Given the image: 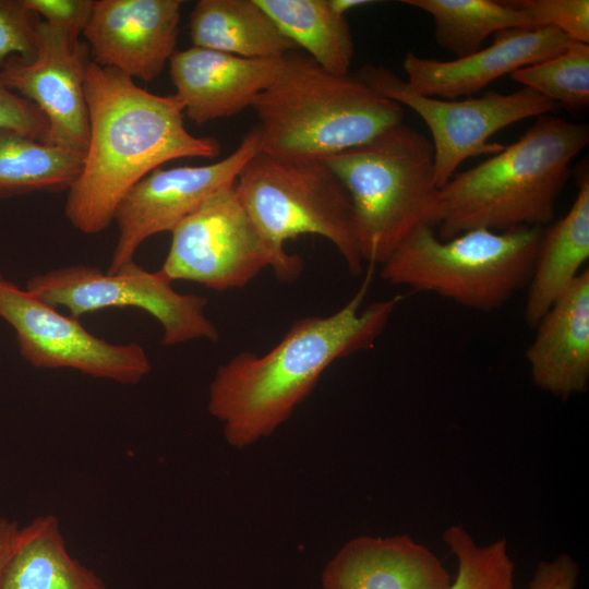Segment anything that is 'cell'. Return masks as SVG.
Returning a JSON list of instances; mask_svg holds the SVG:
<instances>
[{
	"mask_svg": "<svg viewBox=\"0 0 589 589\" xmlns=\"http://www.w3.org/2000/svg\"><path fill=\"white\" fill-rule=\"evenodd\" d=\"M84 91L88 144L80 175L68 190L64 214L85 235L110 226L124 195L164 164L214 158L220 151L215 139L187 130L183 106L175 94H153L93 61L86 64Z\"/></svg>",
	"mask_w": 589,
	"mask_h": 589,
	"instance_id": "cell-1",
	"label": "cell"
},
{
	"mask_svg": "<svg viewBox=\"0 0 589 589\" xmlns=\"http://www.w3.org/2000/svg\"><path fill=\"white\" fill-rule=\"evenodd\" d=\"M371 276L370 271L353 297L333 314L299 318L269 351H242L217 369L207 409L223 423L230 445L243 448L268 436L329 365L375 344L402 298L363 308Z\"/></svg>",
	"mask_w": 589,
	"mask_h": 589,
	"instance_id": "cell-2",
	"label": "cell"
},
{
	"mask_svg": "<svg viewBox=\"0 0 589 589\" xmlns=\"http://www.w3.org/2000/svg\"><path fill=\"white\" fill-rule=\"evenodd\" d=\"M588 142L587 123L537 117L517 141L455 173L440 189L437 237L447 240L477 228L505 231L549 225L570 164Z\"/></svg>",
	"mask_w": 589,
	"mask_h": 589,
	"instance_id": "cell-3",
	"label": "cell"
},
{
	"mask_svg": "<svg viewBox=\"0 0 589 589\" xmlns=\"http://www.w3.org/2000/svg\"><path fill=\"white\" fill-rule=\"evenodd\" d=\"M261 152L318 159L363 145L404 122V107L351 74L325 71L310 57L287 55L283 71L251 107Z\"/></svg>",
	"mask_w": 589,
	"mask_h": 589,
	"instance_id": "cell-4",
	"label": "cell"
},
{
	"mask_svg": "<svg viewBox=\"0 0 589 589\" xmlns=\"http://www.w3.org/2000/svg\"><path fill=\"white\" fill-rule=\"evenodd\" d=\"M345 187L363 263L383 264L418 227L437 221L431 141L399 123L372 141L324 158Z\"/></svg>",
	"mask_w": 589,
	"mask_h": 589,
	"instance_id": "cell-5",
	"label": "cell"
},
{
	"mask_svg": "<svg viewBox=\"0 0 589 589\" xmlns=\"http://www.w3.org/2000/svg\"><path fill=\"white\" fill-rule=\"evenodd\" d=\"M542 229L477 228L442 240L433 227L420 226L382 264L381 276L392 285L491 312L527 288Z\"/></svg>",
	"mask_w": 589,
	"mask_h": 589,
	"instance_id": "cell-6",
	"label": "cell"
},
{
	"mask_svg": "<svg viewBox=\"0 0 589 589\" xmlns=\"http://www.w3.org/2000/svg\"><path fill=\"white\" fill-rule=\"evenodd\" d=\"M238 195L268 243L301 235L330 241L349 272L362 273L349 195L328 166L318 159H290L257 153L241 170Z\"/></svg>",
	"mask_w": 589,
	"mask_h": 589,
	"instance_id": "cell-7",
	"label": "cell"
},
{
	"mask_svg": "<svg viewBox=\"0 0 589 589\" xmlns=\"http://www.w3.org/2000/svg\"><path fill=\"white\" fill-rule=\"evenodd\" d=\"M171 235L159 269L171 281H194L223 291L244 287L266 267L284 283L294 281L303 271L301 256L276 250L263 237L236 183L213 193Z\"/></svg>",
	"mask_w": 589,
	"mask_h": 589,
	"instance_id": "cell-8",
	"label": "cell"
},
{
	"mask_svg": "<svg viewBox=\"0 0 589 589\" xmlns=\"http://www.w3.org/2000/svg\"><path fill=\"white\" fill-rule=\"evenodd\" d=\"M357 76L424 121L432 137L434 181L438 189L466 159L502 151L505 145L489 142L498 131L562 108L528 87L507 94L489 91L478 97L443 99L411 91L402 77L384 65L364 64Z\"/></svg>",
	"mask_w": 589,
	"mask_h": 589,
	"instance_id": "cell-9",
	"label": "cell"
},
{
	"mask_svg": "<svg viewBox=\"0 0 589 589\" xmlns=\"http://www.w3.org/2000/svg\"><path fill=\"white\" fill-rule=\"evenodd\" d=\"M26 290L52 306H64L76 318L108 308L140 309L160 324L163 346L219 339L204 313L205 297L178 292L160 271L149 272L134 261L115 273L88 265L56 268L32 277Z\"/></svg>",
	"mask_w": 589,
	"mask_h": 589,
	"instance_id": "cell-10",
	"label": "cell"
},
{
	"mask_svg": "<svg viewBox=\"0 0 589 589\" xmlns=\"http://www.w3.org/2000/svg\"><path fill=\"white\" fill-rule=\"evenodd\" d=\"M0 317L12 326L21 356L35 368H68L127 385L152 370L141 345L109 342L1 275Z\"/></svg>",
	"mask_w": 589,
	"mask_h": 589,
	"instance_id": "cell-11",
	"label": "cell"
},
{
	"mask_svg": "<svg viewBox=\"0 0 589 589\" xmlns=\"http://www.w3.org/2000/svg\"><path fill=\"white\" fill-rule=\"evenodd\" d=\"M260 152V131L254 127L221 160L202 166L160 167L144 177L115 212L119 236L107 272L115 273L134 261L144 241L160 232H171L213 193L236 183L244 166Z\"/></svg>",
	"mask_w": 589,
	"mask_h": 589,
	"instance_id": "cell-12",
	"label": "cell"
},
{
	"mask_svg": "<svg viewBox=\"0 0 589 589\" xmlns=\"http://www.w3.org/2000/svg\"><path fill=\"white\" fill-rule=\"evenodd\" d=\"M36 46L31 60L10 58L0 68V80L44 113L47 143L84 155L89 134L84 91L87 61L79 39L40 20Z\"/></svg>",
	"mask_w": 589,
	"mask_h": 589,
	"instance_id": "cell-13",
	"label": "cell"
},
{
	"mask_svg": "<svg viewBox=\"0 0 589 589\" xmlns=\"http://www.w3.org/2000/svg\"><path fill=\"white\" fill-rule=\"evenodd\" d=\"M181 0H95L83 32L93 62L144 82L159 76L176 51Z\"/></svg>",
	"mask_w": 589,
	"mask_h": 589,
	"instance_id": "cell-14",
	"label": "cell"
},
{
	"mask_svg": "<svg viewBox=\"0 0 589 589\" xmlns=\"http://www.w3.org/2000/svg\"><path fill=\"white\" fill-rule=\"evenodd\" d=\"M493 38L490 46L447 61L409 51L402 62L407 86L443 99L469 97L501 76L563 51L572 41L554 27L510 28Z\"/></svg>",
	"mask_w": 589,
	"mask_h": 589,
	"instance_id": "cell-15",
	"label": "cell"
},
{
	"mask_svg": "<svg viewBox=\"0 0 589 589\" xmlns=\"http://www.w3.org/2000/svg\"><path fill=\"white\" fill-rule=\"evenodd\" d=\"M286 57L251 59L193 46L175 51L169 74L184 115L204 124L252 107L278 77Z\"/></svg>",
	"mask_w": 589,
	"mask_h": 589,
	"instance_id": "cell-16",
	"label": "cell"
},
{
	"mask_svg": "<svg viewBox=\"0 0 589 589\" xmlns=\"http://www.w3.org/2000/svg\"><path fill=\"white\" fill-rule=\"evenodd\" d=\"M452 580L442 561L407 534L351 539L322 573L323 589H448Z\"/></svg>",
	"mask_w": 589,
	"mask_h": 589,
	"instance_id": "cell-17",
	"label": "cell"
},
{
	"mask_svg": "<svg viewBox=\"0 0 589 589\" xmlns=\"http://www.w3.org/2000/svg\"><path fill=\"white\" fill-rule=\"evenodd\" d=\"M525 358L533 383L563 398L589 383V269L581 272L533 327Z\"/></svg>",
	"mask_w": 589,
	"mask_h": 589,
	"instance_id": "cell-18",
	"label": "cell"
},
{
	"mask_svg": "<svg viewBox=\"0 0 589 589\" xmlns=\"http://www.w3.org/2000/svg\"><path fill=\"white\" fill-rule=\"evenodd\" d=\"M589 259V177L578 176V193L569 211L542 229L527 286L524 318L533 328L575 283Z\"/></svg>",
	"mask_w": 589,
	"mask_h": 589,
	"instance_id": "cell-19",
	"label": "cell"
},
{
	"mask_svg": "<svg viewBox=\"0 0 589 589\" xmlns=\"http://www.w3.org/2000/svg\"><path fill=\"white\" fill-rule=\"evenodd\" d=\"M0 589H108L104 579L68 551L60 521L40 515L19 529L0 569Z\"/></svg>",
	"mask_w": 589,
	"mask_h": 589,
	"instance_id": "cell-20",
	"label": "cell"
},
{
	"mask_svg": "<svg viewBox=\"0 0 589 589\" xmlns=\"http://www.w3.org/2000/svg\"><path fill=\"white\" fill-rule=\"evenodd\" d=\"M189 28L194 47L242 58H280L298 48L256 0H200Z\"/></svg>",
	"mask_w": 589,
	"mask_h": 589,
	"instance_id": "cell-21",
	"label": "cell"
},
{
	"mask_svg": "<svg viewBox=\"0 0 589 589\" xmlns=\"http://www.w3.org/2000/svg\"><path fill=\"white\" fill-rule=\"evenodd\" d=\"M279 31L322 69L348 74L354 45L346 15L329 0H256Z\"/></svg>",
	"mask_w": 589,
	"mask_h": 589,
	"instance_id": "cell-22",
	"label": "cell"
},
{
	"mask_svg": "<svg viewBox=\"0 0 589 589\" xmlns=\"http://www.w3.org/2000/svg\"><path fill=\"white\" fill-rule=\"evenodd\" d=\"M83 154L0 130V197L69 190L80 175Z\"/></svg>",
	"mask_w": 589,
	"mask_h": 589,
	"instance_id": "cell-23",
	"label": "cell"
},
{
	"mask_svg": "<svg viewBox=\"0 0 589 589\" xmlns=\"http://www.w3.org/2000/svg\"><path fill=\"white\" fill-rule=\"evenodd\" d=\"M401 3L432 16L435 43L455 59L480 50L489 36L501 31L531 28L527 17L506 1L402 0Z\"/></svg>",
	"mask_w": 589,
	"mask_h": 589,
	"instance_id": "cell-24",
	"label": "cell"
},
{
	"mask_svg": "<svg viewBox=\"0 0 589 589\" xmlns=\"http://www.w3.org/2000/svg\"><path fill=\"white\" fill-rule=\"evenodd\" d=\"M510 76L561 107L582 110L589 105V44L572 40L563 51Z\"/></svg>",
	"mask_w": 589,
	"mask_h": 589,
	"instance_id": "cell-25",
	"label": "cell"
},
{
	"mask_svg": "<svg viewBox=\"0 0 589 589\" xmlns=\"http://www.w3.org/2000/svg\"><path fill=\"white\" fill-rule=\"evenodd\" d=\"M443 541L457 560V574L448 589H514L515 563L506 539L478 545L460 525L443 531Z\"/></svg>",
	"mask_w": 589,
	"mask_h": 589,
	"instance_id": "cell-26",
	"label": "cell"
},
{
	"mask_svg": "<svg viewBox=\"0 0 589 589\" xmlns=\"http://www.w3.org/2000/svg\"><path fill=\"white\" fill-rule=\"evenodd\" d=\"M531 28L554 27L570 40L589 44L588 0H507Z\"/></svg>",
	"mask_w": 589,
	"mask_h": 589,
	"instance_id": "cell-27",
	"label": "cell"
},
{
	"mask_svg": "<svg viewBox=\"0 0 589 589\" xmlns=\"http://www.w3.org/2000/svg\"><path fill=\"white\" fill-rule=\"evenodd\" d=\"M39 21L23 0H0V68L12 57L31 60L36 55Z\"/></svg>",
	"mask_w": 589,
	"mask_h": 589,
	"instance_id": "cell-28",
	"label": "cell"
},
{
	"mask_svg": "<svg viewBox=\"0 0 589 589\" xmlns=\"http://www.w3.org/2000/svg\"><path fill=\"white\" fill-rule=\"evenodd\" d=\"M0 130H11L43 142L47 141L48 121L28 99L0 80Z\"/></svg>",
	"mask_w": 589,
	"mask_h": 589,
	"instance_id": "cell-29",
	"label": "cell"
},
{
	"mask_svg": "<svg viewBox=\"0 0 589 589\" xmlns=\"http://www.w3.org/2000/svg\"><path fill=\"white\" fill-rule=\"evenodd\" d=\"M95 0H23L25 7L46 23L79 39L84 32Z\"/></svg>",
	"mask_w": 589,
	"mask_h": 589,
	"instance_id": "cell-30",
	"label": "cell"
},
{
	"mask_svg": "<svg viewBox=\"0 0 589 589\" xmlns=\"http://www.w3.org/2000/svg\"><path fill=\"white\" fill-rule=\"evenodd\" d=\"M579 566L567 554L538 564L528 589H576Z\"/></svg>",
	"mask_w": 589,
	"mask_h": 589,
	"instance_id": "cell-31",
	"label": "cell"
},
{
	"mask_svg": "<svg viewBox=\"0 0 589 589\" xmlns=\"http://www.w3.org/2000/svg\"><path fill=\"white\" fill-rule=\"evenodd\" d=\"M19 529L16 521L0 517V569L14 546Z\"/></svg>",
	"mask_w": 589,
	"mask_h": 589,
	"instance_id": "cell-32",
	"label": "cell"
},
{
	"mask_svg": "<svg viewBox=\"0 0 589 589\" xmlns=\"http://www.w3.org/2000/svg\"><path fill=\"white\" fill-rule=\"evenodd\" d=\"M333 9L342 14L346 15V13L352 9L368 5L370 3H374V1L370 0H329Z\"/></svg>",
	"mask_w": 589,
	"mask_h": 589,
	"instance_id": "cell-33",
	"label": "cell"
}]
</instances>
